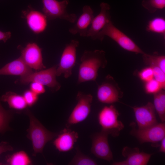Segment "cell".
<instances>
[{
    "label": "cell",
    "mask_w": 165,
    "mask_h": 165,
    "mask_svg": "<svg viewBox=\"0 0 165 165\" xmlns=\"http://www.w3.org/2000/svg\"><path fill=\"white\" fill-rule=\"evenodd\" d=\"M21 51V57L30 68L41 70L46 68L43 63L42 49L35 43H29L26 46L18 47Z\"/></svg>",
    "instance_id": "8fae6325"
},
{
    "label": "cell",
    "mask_w": 165,
    "mask_h": 165,
    "mask_svg": "<svg viewBox=\"0 0 165 165\" xmlns=\"http://www.w3.org/2000/svg\"><path fill=\"white\" fill-rule=\"evenodd\" d=\"M27 105L31 106L35 104L38 99V95L31 90H27L23 93V95Z\"/></svg>",
    "instance_id": "f1b7e54d"
},
{
    "label": "cell",
    "mask_w": 165,
    "mask_h": 165,
    "mask_svg": "<svg viewBox=\"0 0 165 165\" xmlns=\"http://www.w3.org/2000/svg\"><path fill=\"white\" fill-rule=\"evenodd\" d=\"M30 90L33 92L38 95L44 93L46 91L44 86L36 82H31Z\"/></svg>",
    "instance_id": "1f68e13d"
},
{
    "label": "cell",
    "mask_w": 165,
    "mask_h": 165,
    "mask_svg": "<svg viewBox=\"0 0 165 165\" xmlns=\"http://www.w3.org/2000/svg\"><path fill=\"white\" fill-rule=\"evenodd\" d=\"M13 150V148L8 143L3 141L0 143V155L3 153L12 151Z\"/></svg>",
    "instance_id": "d6a6232c"
},
{
    "label": "cell",
    "mask_w": 165,
    "mask_h": 165,
    "mask_svg": "<svg viewBox=\"0 0 165 165\" xmlns=\"http://www.w3.org/2000/svg\"><path fill=\"white\" fill-rule=\"evenodd\" d=\"M106 36L112 39L126 50L137 54H142L145 53L130 37L114 26L111 20L100 32L97 39L102 41Z\"/></svg>",
    "instance_id": "277c9868"
},
{
    "label": "cell",
    "mask_w": 165,
    "mask_h": 165,
    "mask_svg": "<svg viewBox=\"0 0 165 165\" xmlns=\"http://www.w3.org/2000/svg\"><path fill=\"white\" fill-rule=\"evenodd\" d=\"M33 72L24 61L21 57L9 63L0 69V75L26 76Z\"/></svg>",
    "instance_id": "d6986e66"
},
{
    "label": "cell",
    "mask_w": 165,
    "mask_h": 165,
    "mask_svg": "<svg viewBox=\"0 0 165 165\" xmlns=\"http://www.w3.org/2000/svg\"><path fill=\"white\" fill-rule=\"evenodd\" d=\"M57 137L53 141V145L60 152H65L73 149L79 135L77 132L66 128L61 130Z\"/></svg>",
    "instance_id": "ac0fdd59"
},
{
    "label": "cell",
    "mask_w": 165,
    "mask_h": 165,
    "mask_svg": "<svg viewBox=\"0 0 165 165\" xmlns=\"http://www.w3.org/2000/svg\"><path fill=\"white\" fill-rule=\"evenodd\" d=\"M119 116L118 111L114 106L111 105L103 108L98 116L101 131L113 137H118L124 127L123 123L118 119Z\"/></svg>",
    "instance_id": "3957f363"
},
{
    "label": "cell",
    "mask_w": 165,
    "mask_h": 165,
    "mask_svg": "<svg viewBox=\"0 0 165 165\" xmlns=\"http://www.w3.org/2000/svg\"><path fill=\"white\" fill-rule=\"evenodd\" d=\"M140 78L142 80L147 82L153 79L152 69L151 67L145 68L139 73Z\"/></svg>",
    "instance_id": "4dcf8cb0"
},
{
    "label": "cell",
    "mask_w": 165,
    "mask_h": 165,
    "mask_svg": "<svg viewBox=\"0 0 165 165\" xmlns=\"http://www.w3.org/2000/svg\"><path fill=\"white\" fill-rule=\"evenodd\" d=\"M76 153L75 156L68 163V165H95L97 163L95 161L82 153L80 149L76 148Z\"/></svg>",
    "instance_id": "484cf974"
},
{
    "label": "cell",
    "mask_w": 165,
    "mask_h": 165,
    "mask_svg": "<svg viewBox=\"0 0 165 165\" xmlns=\"http://www.w3.org/2000/svg\"><path fill=\"white\" fill-rule=\"evenodd\" d=\"M138 129H142L153 126L158 122L153 104L148 102L145 105L132 107Z\"/></svg>",
    "instance_id": "5bb4252c"
},
{
    "label": "cell",
    "mask_w": 165,
    "mask_h": 165,
    "mask_svg": "<svg viewBox=\"0 0 165 165\" xmlns=\"http://www.w3.org/2000/svg\"><path fill=\"white\" fill-rule=\"evenodd\" d=\"M13 112L5 110L0 100V133H3L11 129L9 124L13 117Z\"/></svg>",
    "instance_id": "d4e9b609"
},
{
    "label": "cell",
    "mask_w": 165,
    "mask_h": 165,
    "mask_svg": "<svg viewBox=\"0 0 165 165\" xmlns=\"http://www.w3.org/2000/svg\"><path fill=\"white\" fill-rule=\"evenodd\" d=\"M100 13L94 17L87 33L86 37H90L93 40H97L99 33L111 21L110 6L107 3L102 2L100 4Z\"/></svg>",
    "instance_id": "9a60e30c"
},
{
    "label": "cell",
    "mask_w": 165,
    "mask_h": 165,
    "mask_svg": "<svg viewBox=\"0 0 165 165\" xmlns=\"http://www.w3.org/2000/svg\"><path fill=\"white\" fill-rule=\"evenodd\" d=\"M153 105L162 122L165 121V92L161 89L154 94Z\"/></svg>",
    "instance_id": "44dd1931"
},
{
    "label": "cell",
    "mask_w": 165,
    "mask_h": 165,
    "mask_svg": "<svg viewBox=\"0 0 165 165\" xmlns=\"http://www.w3.org/2000/svg\"><path fill=\"white\" fill-rule=\"evenodd\" d=\"M58 65L38 72H32L26 76L20 77V81L23 84L32 82H39L48 87L52 92L58 90L61 85L57 81L56 69Z\"/></svg>",
    "instance_id": "8992f818"
},
{
    "label": "cell",
    "mask_w": 165,
    "mask_h": 165,
    "mask_svg": "<svg viewBox=\"0 0 165 165\" xmlns=\"http://www.w3.org/2000/svg\"><path fill=\"white\" fill-rule=\"evenodd\" d=\"M141 5L149 12L153 13L158 9L165 8V0H143Z\"/></svg>",
    "instance_id": "4316f807"
},
{
    "label": "cell",
    "mask_w": 165,
    "mask_h": 165,
    "mask_svg": "<svg viewBox=\"0 0 165 165\" xmlns=\"http://www.w3.org/2000/svg\"><path fill=\"white\" fill-rule=\"evenodd\" d=\"M145 89L147 93L153 94L161 89L159 82L154 78L147 82Z\"/></svg>",
    "instance_id": "f546056e"
},
{
    "label": "cell",
    "mask_w": 165,
    "mask_h": 165,
    "mask_svg": "<svg viewBox=\"0 0 165 165\" xmlns=\"http://www.w3.org/2000/svg\"><path fill=\"white\" fill-rule=\"evenodd\" d=\"M77 83L95 81L100 68H104L107 64L105 53L102 50H86L80 59Z\"/></svg>",
    "instance_id": "6da1fadb"
},
{
    "label": "cell",
    "mask_w": 165,
    "mask_h": 165,
    "mask_svg": "<svg viewBox=\"0 0 165 165\" xmlns=\"http://www.w3.org/2000/svg\"><path fill=\"white\" fill-rule=\"evenodd\" d=\"M94 17V11L89 6H84L82 12L75 24L69 29L72 35L79 34L80 36L86 37L87 31Z\"/></svg>",
    "instance_id": "e0dca14e"
},
{
    "label": "cell",
    "mask_w": 165,
    "mask_h": 165,
    "mask_svg": "<svg viewBox=\"0 0 165 165\" xmlns=\"http://www.w3.org/2000/svg\"><path fill=\"white\" fill-rule=\"evenodd\" d=\"M0 100L7 102L10 108L17 110H23L27 106L23 96L11 91L2 95Z\"/></svg>",
    "instance_id": "ffe728a7"
},
{
    "label": "cell",
    "mask_w": 165,
    "mask_h": 165,
    "mask_svg": "<svg viewBox=\"0 0 165 165\" xmlns=\"http://www.w3.org/2000/svg\"><path fill=\"white\" fill-rule=\"evenodd\" d=\"M79 44L77 40L73 39L66 45L56 69L57 76L63 74L65 78H68L72 75L76 62V49Z\"/></svg>",
    "instance_id": "9c48e42d"
},
{
    "label": "cell",
    "mask_w": 165,
    "mask_h": 165,
    "mask_svg": "<svg viewBox=\"0 0 165 165\" xmlns=\"http://www.w3.org/2000/svg\"><path fill=\"white\" fill-rule=\"evenodd\" d=\"M43 13L47 20H51L56 19L66 20L72 23L77 20V15L74 13H68L66 8L69 3V0L59 1L57 0H42Z\"/></svg>",
    "instance_id": "5b68a950"
},
{
    "label": "cell",
    "mask_w": 165,
    "mask_h": 165,
    "mask_svg": "<svg viewBox=\"0 0 165 165\" xmlns=\"http://www.w3.org/2000/svg\"><path fill=\"white\" fill-rule=\"evenodd\" d=\"M123 95L117 83L109 75L106 76L104 81L97 89V99L103 103L110 104L118 102Z\"/></svg>",
    "instance_id": "30bf717a"
},
{
    "label": "cell",
    "mask_w": 165,
    "mask_h": 165,
    "mask_svg": "<svg viewBox=\"0 0 165 165\" xmlns=\"http://www.w3.org/2000/svg\"><path fill=\"white\" fill-rule=\"evenodd\" d=\"M26 113L30 120L27 137L32 142L33 155L35 156L38 153H42L46 143L57 137L58 134L46 129L28 110H27Z\"/></svg>",
    "instance_id": "7a4b0ae2"
},
{
    "label": "cell",
    "mask_w": 165,
    "mask_h": 165,
    "mask_svg": "<svg viewBox=\"0 0 165 165\" xmlns=\"http://www.w3.org/2000/svg\"><path fill=\"white\" fill-rule=\"evenodd\" d=\"M93 99L90 94L79 91L77 94V103L69 116L66 124L67 127L81 123L88 117L91 111Z\"/></svg>",
    "instance_id": "52a82bcc"
},
{
    "label": "cell",
    "mask_w": 165,
    "mask_h": 165,
    "mask_svg": "<svg viewBox=\"0 0 165 165\" xmlns=\"http://www.w3.org/2000/svg\"><path fill=\"white\" fill-rule=\"evenodd\" d=\"M151 67L153 70V77L159 83L161 89L164 90L165 88V73L157 66Z\"/></svg>",
    "instance_id": "83f0119b"
},
{
    "label": "cell",
    "mask_w": 165,
    "mask_h": 165,
    "mask_svg": "<svg viewBox=\"0 0 165 165\" xmlns=\"http://www.w3.org/2000/svg\"><path fill=\"white\" fill-rule=\"evenodd\" d=\"M144 63L150 67L157 66L165 73V56L164 55H150L145 53L142 54Z\"/></svg>",
    "instance_id": "603a6c76"
},
{
    "label": "cell",
    "mask_w": 165,
    "mask_h": 165,
    "mask_svg": "<svg viewBox=\"0 0 165 165\" xmlns=\"http://www.w3.org/2000/svg\"><path fill=\"white\" fill-rule=\"evenodd\" d=\"M122 155L126 159L123 161L114 162L113 165H146L149 162L152 154L140 151L137 147L132 148L124 147L122 151Z\"/></svg>",
    "instance_id": "2e32d148"
},
{
    "label": "cell",
    "mask_w": 165,
    "mask_h": 165,
    "mask_svg": "<svg viewBox=\"0 0 165 165\" xmlns=\"http://www.w3.org/2000/svg\"><path fill=\"white\" fill-rule=\"evenodd\" d=\"M160 145L159 151L161 152H165V137L160 141Z\"/></svg>",
    "instance_id": "e575fe53"
},
{
    "label": "cell",
    "mask_w": 165,
    "mask_h": 165,
    "mask_svg": "<svg viewBox=\"0 0 165 165\" xmlns=\"http://www.w3.org/2000/svg\"><path fill=\"white\" fill-rule=\"evenodd\" d=\"M11 36V33L10 31L4 32L0 31V41H2L6 42Z\"/></svg>",
    "instance_id": "836d02e7"
},
{
    "label": "cell",
    "mask_w": 165,
    "mask_h": 165,
    "mask_svg": "<svg viewBox=\"0 0 165 165\" xmlns=\"http://www.w3.org/2000/svg\"><path fill=\"white\" fill-rule=\"evenodd\" d=\"M6 162L11 165H29L32 164V161L27 154L21 151L9 156L6 158Z\"/></svg>",
    "instance_id": "7402d4cb"
},
{
    "label": "cell",
    "mask_w": 165,
    "mask_h": 165,
    "mask_svg": "<svg viewBox=\"0 0 165 165\" xmlns=\"http://www.w3.org/2000/svg\"><path fill=\"white\" fill-rule=\"evenodd\" d=\"M108 134L101 131L93 135L91 151L97 157L110 162L113 154L108 141Z\"/></svg>",
    "instance_id": "7c38bea8"
},
{
    "label": "cell",
    "mask_w": 165,
    "mask_h": 165,
    "mask_svg": "<svg viewBox=\"0 0 165 165\" xmlns=\"http://www.w3.org/2000/svg\"><path fill=\"white\" fill-rule=\"evenodd\" d=\"M21 17L26 20L28 28L35 34L42 33L46 28L47 20L45 16L31 6L22 11Z\"/></svg>",
    "instance_id": "4fadbf2b"
},
{
    "label": "cell",
    "mask_w": 165,
    "mask_h": 165,
    "mask_svg": "<svg viewBox=\"0 0 165 165\" xmlns=\"http://www.w3.org/2000/svg\"><path fill=\"white\" fill-rule=\"evenodd\" d=\"M130 134L141 144L146 142L156 143L165 137V123H158L152 126L142 129H137L135 123H131Z\"/></svg>",
    "instance_id": "ba28073f"
},
{
    "label": "cell",
    "mask_w": 165,
    "mask_h": 165,
    "mask_svg": "<svg viewBox=\"0 0 165 165\" xmlns=\"http://www.w3.org/2000/svg\"><path fill=\"white\" fill-rule=\"evenodd\" d=\"M146 31L160 34L165 36V20L162 17H156L150 20L146 26Z\"/></svg>",
    "instance_id": "cb8c5ba5"
}]
</instances>
